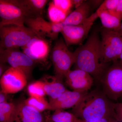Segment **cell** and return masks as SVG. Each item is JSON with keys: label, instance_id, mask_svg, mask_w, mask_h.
I'll return each mask as SVG.
<instances>
[{"label": "cell", "instance_id": "8992f818", "mask_svg": "<svg viewBox=\"0 0 122 122\" xmlns=\"http://www.w3.org/2000/svg\"><path fill=\"white\" fill-rule=\"evenodd\" d=\"M100 61L107 64L119 60L122 50V37L117 32L103 28L101 30Z\"/></svg>", "mask_w": 122, "mask_h": 122}, {"label": "cell", "instance_id": "9c48e42d", "mask_svg": "<svg viewBox=\"0 0 122 122\" xmlns=\"http://www.w3.org/2000/svg\"><path fill=\"white\" fill-rule=\"evenodd\" d=\"M97 12L92 14L83 24L78 25H65L61 32L67 46L81 44L88 35L95 20Z\"/></svg>", "mask_w": 122, "mask_h": 122}, {"label": "cell", "instance_id": "ffe728a7", "mask_svg": "<svg viewBox=\"0 0 122 122\" xmlns=\"http://www.w3.org/2000/svg\"><path fill=\"white\" fill-rule=\"evenodd\" d=\"M16 105L6 102L0 104V122H15Z\"/></svg>", "mask_w": 122, "mask_h": 122}, {"label": "cell", "instance_id": "44dd1931", "mask_svg": "<svg viewBox=\"0 0 122 122\" xmlns=\"http://www.w3.org/2000/svg\"><path fill=\"white\" fill-rule=\"evenodd\" d=\"M49 117L53 122H80L81 120L73 113L61 110L55 111Z\"/></svg>", "mask_w": 122, "mask_h": 122}, {"label": "cell", "instance_id": "3957f363", "mask_svg": "<svg viewBox=\"0 0 122 122\" xmlns=\"http://www.w3.org/2000/svg\"><path fill=\"white\" fill-rule=\"evenodd\" d=\"M37 36L27 26L8 25L0 27V49H18Z\"/></svg>", "mask_w": 122, "mask_h": 122}, {"label": "cell", "instance_id": "30bf717a", "mask_svg": "<svg viewBox=\"0 0 122 122\" xmlns=\"http://www.w3.org/2000/svg\"><path fill=\"white\" fill-rule=\"evenodd\" d=\"M25 24L38 36L50 41L57 39L64 25L62 22L55 23L46 21L42 16L30 18Z\"/></svg>", "mask_w": 122, "mask_h": 122}, {"label": "cell", "instance_id": "e575fe53", "mask_svg": "<svg viewBox=\"0 0 122 122\" xmlns=\"http://www.w3.org/2000/svg\"><path fill=\"white\" fill-rule=\"evenodd\" d=\"M119 59H120V60H121V61H122V52H121V54H120V55Z\"/></svg>", "mask_w": 122, "mask_h": 122}, {"label": "cell", "instance_id": "e0dca14e", "mask_svg": "<svg viewBox=\"0 0 122 122\" xmlns=\"http://www.w3.org/2000/svg\"><path fill=\"white\" fill-rule=\"evenodd\" d=\"M62 81L55 76L46 78L42 81L46 94L50 97V101L57 98L67 90Z\"/></svg>", "mask_w": 122, "mask_h": 122}, {"label": "cell", "instance_id": "7402d4cb", "mask_svg": "<svg viewBox=\"0 0 122 122\" xmlns=\"http://www.w3.org/2000/svg\"><path fill=\"white\" fill-rule=\"evenodd\" d=\"M48 13L51 22L55 23L63 22L69 15L56 7L52 1L49 4Z\"/></svg>", "mask_w": 122, "mask_h": 122}, {"label": "cell", "instance_id": "d6a6232c", "mask_svg": "<svg viewBox=\"0 0 122 122\" xmlns=\"http://www.w3.org/2000/svg\"><path fill=\"white\" fill-rule=\"evenodd\" d=\"M116 32H117L118 33L119 35L122 37V21L121 25H120V28H119L118 30L117 31H116Z\"/></svg>", "mask_w": 122, "mask_h": 122}, {"label": "cell", "instance_id": "8fae6325", "mask_svg": "<svg viewBox=\"0 0 122 122\" xmlns=\"http://www.w3.org/2000/svg\"><path fill=\"white\" fill-rule=\"evenodd\" d=\"M51 41L36 36L21 48L22 52L36 63H45L48 60L51 51Z\"/></svg>", "mask_w": 122, "mask_h": 122}, {"label": "cell", "instance_id": "f546056e", "mask_svg": "<svg viewBox=\"0 0 122 122\" xmlns=\"http://www.w3.org/2000/svg\"><path fill=\"white\" fill-rule=\"evenodd\" d=\"M84 1L85 0H72L73 7H74L75 9L81 6Z\"/></svg>", "mask_w": 122, "mask_h": 122}, {"label": "cell", "instance_id": "ba28073f", "mask_svg": "<svg viewBox=\"0 0 122 122\" xmlns=\"http://www.w3.org/2000/svg\"><path fill=\"white\" fill-rule=\"evenodd\" d=\"M0 62L8 64L11 67L24 72L27 79L30 77L36 63L18 49H0Z\"/></svg>", "mask_w": 122, "mask_h": 122}, {"label": "cell", "instance_id": "cb8c5ba5", "mask_svg": "<svg viewBox=\"0 0 122 122\" xmlns=\"http://www.w3.org/2000/svg\"><path fill=\"white\" fill-rule=\"evenodd\" d=\"M27 90L30 97L44 98L46 95L42 81H36L31 83L29 85Z\"/></svg>", "mask_w": 122, "mask_h": 122}, {"label": "cell", "instance_id": "1f68e13d", "mask_svg": "<svg viewBox=\"0 0 122 122\" xmlns=\"http://www.w3.org/2000/svg\"><path fill=\"white\" fill-rule=\"evenodd\" d=\"M5 63H2L0 62V77L2 76L3 74L5 73Z\"/></svg>", "mask_w": 122, "mask_h": 122}, {"label": "cell", "instance_id": "6da1fadb", "mask_svg": "<svg viewBox=\"0 0 122 122\" xmlns=\"http://www.w3.org/2000/svg\"><path fill=\"white\" fill-rule=\"evenodd\" d=\"M114 104L102 92L95 90L85 94L72 109V113L79 119L88 122H96L105 118H116Z\"/></svg>", "mask_w": 122, "mask_h": 122}, {"label": "cell", "instance_id": "ac0fdd59", "mask_svg": "<svg viewBox=\"0 0 122 122\" xmlns=\"http://www.w3.org/2000/svg\"><path fill=\"white\" fill-rule=\"evenodd\" d=\"M100 19L103 28L117 31L120 28L122 17L115 11H96Z\"/></svg>", "mask_w": 122, "mask_h": 122}, {"label": "cell", "instance_id": "836d02e7", "mask_svg": "<svg viewBox=\"0 0 122 122\" xmlns=\"http://www.w3.org/2000/svg\"><path fill=\"white\" fill-rule=\"evenodd\" d=\"M46 122H53L51 121L49 117V116L47 115L45 116Z\"/></svg>", "mask_w": 122, "mask_h": 122}, {"label": "cell", "instance_id": "7c38bea8", "mask_svg": "<svg viewBox=\"0 0 122 122\" xmlns=\"http://www.w3.org/2000/svg\"><path fill=\"white\" fill-rule=\"evenodd\" d=\"M27 79L26 75L21 71L10 67L1 77V91L8 94L17 93L25 86Z\"/></svg>", "mask_w": 122, "mask_h": 122}, {"label": "cell", "instance_id": "277c9868", "mask_svg": "<svg viewBox=\"0 0 122 122\" xmlns=\"http://www.w3.org/2000/svg\"><path fill=\"white\" fill-rule=\"evenodd\" d=\"M99 81L102 92L110 100L117 101L122 97V61L120 59L113 61L107 67Z\"/></svg>", "mask_w": 122, "mask_h": 122}, {"label": "cell", "instance_id": "4fadbf2b", "mask_svg": "<svg viewBox=\"0 0 122 122\" xmlns=\"http://www.w3.org/2000/svg\"><path fill=\"white\" fill-rule=\"evenodd\" d=\"M66 85L73 91L86 93L91 89L93 83V77L82 70L70 71L65 77Z\"/></svg>", "mask_w": 122, "mask_h": 122}, {"label": "cell", "instance_id": "5b68a950", "mask_svg": "<svg viewBox=\"0 0 122 122\" xmlns=\"http://www.w3.org/2000/svg\"><path fill=\"white\" fill-rule=\"evenodd\" d=\"M50 53L55 76L62 80L75 63L74 53L69 50L64 40L61 38L56 41Z\"/></svg>", "mask_w": 122, "mask_h": 122}, {"label": "cell", "instance_id": "d4e9b609", "mask_svg": "<svg viewBox=\"0 0 122 122\" xmlns=\"http://www.w3.org/2000/svg\"><path fill=\"white\" fill-rule=\"evenodd\" d=\"M52 2L56 7L68 15L74 7L72 0H53Z\"/></svg>", "mask_w": 122, "mask_h": 122}, {"label": "cell", "instance_id": "2e32d148", "mask_svg": "<svg viewBox=\"0 0 122 122\" xmlns=\"http://www.w3.org/2000/svg\"><path fill=\"white\" fill-rule=\"evenodd\" d=\"M91 5L85 0L81 6L68 15L62 23L65 25H78L83 24L89 17Z\"/></svg>", "mask_w": 122, "mask_h": 122}, {"label": "cell", "instance_id": "5bb4252c", "mask_svg": "<svg viewBox=\"0 0 122 122\" xmlns=\"http://www.w3.org/2000/svg\"><path fill=\"white\" fill-rule=\"evenodd\" d=\"M86 93L67 90L57 98L50 101L49 102V110L55 111L56 110L73 109L77 105Z\"/></svg>", "mask_w": 122, "mask_h": 122}, {"label": "cell", "instance_id": "7a4b0ae2", "mask_svg": "<svg viewBox=\"0 0 122 122\" xmlns=\"http://www.w3.org/2000/svg\"><path fill=\"white\" fill-rule=\"evenodd\" d=\"M100 41L97 33L94 32L86 43L74 52L76 69L87 72L99 80L107 68V64L100 62Z\"/></svg>", "mask_w": 122, "mask_h": 122}, {"label": "cell", "instance_id": "52a82bcc", "mask_svg": "<svg viewBox=\"0 0 122 122\" xmlns=\"http://www.w3.org/2000/svg\"><path fill=\"white\" fill-rule=\"evenodd\" d=\"M0 27L8 25L24 26L30 18L20 0H0Z\"/></svg>", "mask_w": 122, "mask_h": 122}, {"label": "cell", "instance_id": "4dcf8cb0", "mask_svg": "<svg viewBox=\"0 0 122 122\" xmlns=\"http://www.w3.org/2000/svg\"><path fill=\"white\" fill-rule=\"evenodd\" d=\"M89 1L91 5L94 6H98V5L100 6L103 2L102 0H89Z\"/></svg>", "mask_w": 122, "mask_h": 122}, {"label": "cell", "instance_id": "4316f807", "mask_svg": "<svg viewBox=\"0 0 122 122\" xmlns=\"http://www.w3.org/2000/svg\"><path fill=\"white\" fill-rule=\"evenodd\" d=\"M80 122H85L81 120H80ZM94 122H118V120H117L115 118L113 117H107L103 118L102 119L98 121Z\"/></svg>", "mask_w": 122, "mask_h": 122}, {"label": "cell", "instance_id": "603a6c76", "mask_svg": "<svg viewBox=\"0 0 122 122\" xmlns=\"http://www.w3.org/2000/svg\"><path fill=\"white\" fill-rule=\"evenodd\" d=\"M24 102L26 105L32 107L41 113L49 109V103L44 98H37L30 96L24 100Z\"/></svg>", "mask_w": 122, "mask_h": 122}, {"label": "cell", "instance_id": "484cf974", "mask_svg": "<svg viewBox=\"0 0 122 122\" xmlns=\"http://www.w3.org/2000/svg\"><path fill=\"white\" fill-rule=\"evenodd\" d=\"M119 0H105L99 7L96 11H115L117 8Z\"/></svg>", "mask_w": 122, "mask_h": 122}, {"label": "cell", "instance_id": "d6986e66", "mask_svg": "<svg viewBox=\"0 0 122 122\" xmlns=\"http://www.w3.org/2000/svg\"><path fill=\"white\" fill-rule=\"evenodd\" d=\"M29 14L30 18L42 16L44 9L49 1L47 0H20Z\"/></svg>", "mask_w": 122, "mask_h": 122}, {"label": "cell", "instance_id": "f1b7e54d", "mask_svg": "<svg viewBox=\"0 0 122 122\" xmlns=\"http://www.w3.org/2000/svg\"><path fill=\"white\" fill-rule=\"evenodd\" d=\"M115 11L122 17V0H119L117 8Z\"/></svg>", "mask_w": 122, "mask_h": 122}, {"label": "cell", "instance_id": "9a60e30c", "mask_svg": "<svg viewBox=\"0 0 122 122\" xmlns=\"http://www.w3.org/2000/svg\"><path fill=\"white\" fill-rule=\"evenodd\" d=\"M15 122H46L41 112L21 102L16 105Z\"/></svg>", "mask_w": 122, "mask_h": 122}, {"label": "cell", "instance_id": "83f0119b", "mask_svg": "<svg viewBox=\"0 0 122 122\" xmlns=\"http://www.w3.org/2000/svg\"><path fill=\"white\" fill-rule=\"evenodd\" d=\"M8 94L2 92L0 91V104L8 102Z\"/></svg>", "mask_w": 122, "mask_h": 122}]
</instances>
